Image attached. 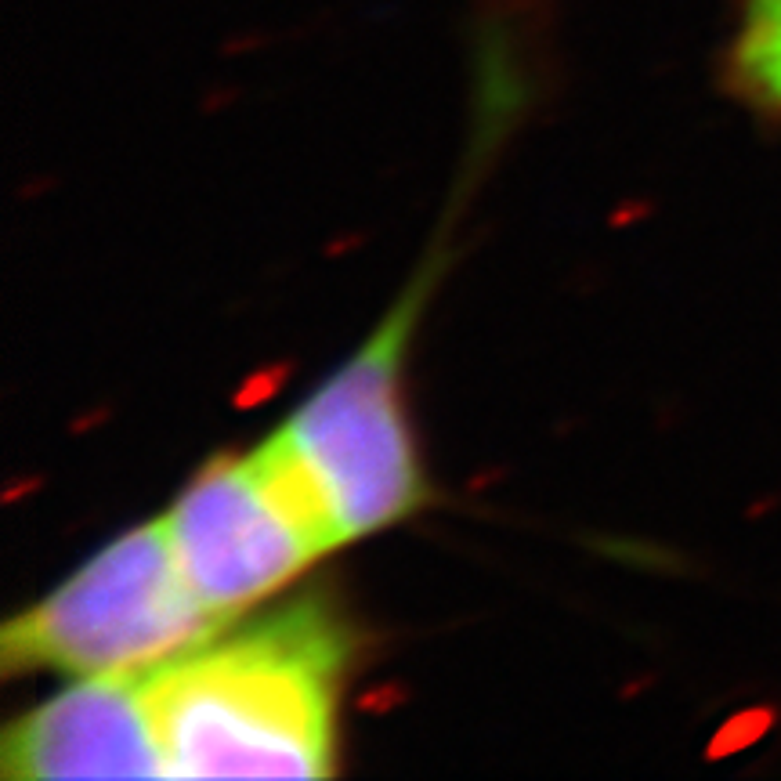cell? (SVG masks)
Wrapping results in <instances>:
<instances>
[{
    "label": "cell",
    "instance_id": "277c9868",
    "mask_svg": "<svg viewBox=\"0 0 781 781\" xmlns=\"http://www.w3.org/2000/svg\"><path fill=\"white\" fill-rule=\"evenodd\" d=\"M163 528L192 593L225 622L340 546L304 474L272 438L207 463Z\"/></svg>",
    "mask_w": 781,
    "mask_h": 781
},
{
    "label": "cell",
    "instance_id": "3957f363",
    "mask_svg": "<svg viewBox=\"0 0 781 781\" xmlns=\"http://www.w3.org/2000/svg\"><path fill=\"white\" fill-rule=\"evenodd\" d=\"M424 297V283L402 293L366 344L272 434L340 543L409 518L427 499L402 409L405 351Z\"/></svg>",
    "mask_w": 781,
    "mask_h": 781
},
{
    "label": "cell",
    "instance_id": "7a4b0ae2",
    "mask_svg": "<svg viewBox=\"0 0 781 781\" xmlns=\"http://www.w3.org/2000/svg\"><path fill=\"white\" fill-rule=\"evenodd\" d=\"M225 626L192 593L160 518L123 532L15 615L0 633V662L8 673L48 669L76 680L149 673Z\"/></svg>",
    "mask_w": 781,
    "mask_h": 781
},
{
    "label": "cell",
    "instance_id": "5b68a950",
    "mask_svg": "<svg viewBox=\"0 0 781 781\" xmlns=\"http://www.w3.org/2000/svg\"><path fill=\"white\" fill-rule=\"evenodd\" d=\"M149 680L152 669L84 677L19 716L0 742L4 778H170Z\"/></svg>",
    "mask_w": 781,
    "mask_h": 781
},
{
    "label": "cell",
    "instance_id": "6da1fadb",
    "mask_svg": "<svg viewBox=\"0 0 781 781\" xmlns=\"http://www.w3.org/2000/svg\"><path fill=\"white\" fill-rule=\"evenodd\" d=\"M344 673L348 633L311 597L152 669L170 778L333 774Z\"/></svg>",
    "mask_w": 781,
    "mask_h": 781
},
{
    "label": "cell",
    "instance_id": "8992f818",
    "mask_svg": "<svg viewBox=\"0 0 781 781\" xmlns=\"http://www.w3.org/2000/svg\"><path fill=\"white\" fill-rule=\"evenodd\" d=\"M734 58L753 95L781 109V0H749Z\"/></svg>",
    "mask_w": 781,
    "mask_h": 781
}]
</instances>
